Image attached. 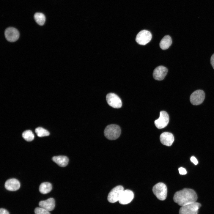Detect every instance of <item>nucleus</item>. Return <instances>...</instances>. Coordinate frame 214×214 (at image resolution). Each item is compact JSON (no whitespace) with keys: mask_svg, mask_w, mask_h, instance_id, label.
<instances>
[{"mask_svg":"<svg viewBox=\"0 0 214 214\" xmlns=\"http://www.w3.org/2000/svg\"><path fill=\"white\" fill-rule=\"evenodd\" d=\"M197 199L195 192L192 189L187 188L176 192L173 197L174 201L181 206L196 202Z\"/></svg>","mask_w":214,"mask_h":214,"instance_id":"obj_1","label":"nucleus"},{"mask_svg":"<svg viewBox=\"0 0 214 214\" xmlns=\"http://www.w3.org/2000/svg\"><path fill=\"white\" fill-rule=\"evenodd\" d=\"M121 130L118 125L111 124L107 126L104 131L105 136L110 140L116 139L120 136Z\"/></svg>","mask_w":214,"mask_h":214,"instance_id":"obj_2","label":"nucleus"},{"mask_svg":"<svg viewBox=\"0 0 214 214\" xmlns=\"http://www.w3.org/2000/svg\"><path fill=\"white\" fill-rule=\"evenodd\" d=\"M152 191L156 197L160 200H164L166 197L167 188L166 185L162 182H159L153 187Z\"/></svg>","mask_w":214,"mask_h":214,"instance_id":"obj_3","label":"nucleus"},{"mask_svg":"<svg viewBox=\"0 0 214 214\" xmlns=\"http://www.w3.org/2000/svg\"><path fill=\"white\" fill-rule=\"evenodd\" d=\"M201 204L197 202L191 203L181 206L179 211V214H198Z\"/></svg>","mask_w":214,"mask_h":214,"instance_id":"obj_4","label":"nucleus"},{"mask_svg":"<svg viewBox=\"0 0 214 214\" xmlns=\"http://www.w3.org/2000/svg\"><path fill=\"white\" fill-rule=\"evenodd\" d=\"M124 190V188L121 185H118L114 188L108 194L107 198L108 201L114 203L118 201Z\"/></svg>","mask_w":214,"mask_h":214,"instance_id":"obj_5","label":"nucleus"},{"mask_svg":"<svg viewBox=\"0 0 214 214\" xmlns=\"http://www.w3.org/2000/svg\"><path fill=\"white\" fill-rule=\"evenodd\" d=\"M152 37V35L150 31L144 30L138 33L136 37V40L138 44L145 45L150 41Z\"/></svg>","mask_w":214,"mask_h":214,"instance_id":"obj_6","label":"nucleus"},{"mask_svg":"<svg viewBox=\"0 0 214 214\" xmlns=\"http://www.w3.org/2000/svg\"><path fill=\"white\" fill-rule=\"evenodd\" d=\"M205 95L204 91L202 90H198L193 92L190 96V101L194 105L201 104L204 101Z\"/></svg>","mask_w":214,"mask_h":214,"instance_id":"obj_7","label":"nucleus"},{"mask_svg":"<svg viewBox=\"0 0 214 214\" xmlns=\"http://www.w3.org/2000/svg\"><path fill=\"white\" fill-rule=\"evenodd\" d=\"M106 99L108 104L114 108H118L122 106V102L120 98L116 94L111 93L106 96Z\"/></svg>","mask_w":214,"mask_h":214,"instance_id":"obj_8","label":"nucleus"},{"mask_svg":"<svg viewBox=\"0 0 214 214\" xmlns=\"http://www.w3.org/2000/svg\"><path fill=\"white\" fill-rule=\"evenodd\" d=\"M169 121V117L167 113L164 111H160V117L155 121L154 123L156 127L160 129L166 127L168 124Z\"/></svg>","mask_w":214,"mask_h":214,"instance_id":"obj_9","label":"nucleus"},{"mask_svg":"<svg viewBox=\"0 0 214 214\" xmlns=\"http://www.w3.org/2000/svg\"><path fill=\"white\" fill-rule=\"evenodd\" d=\"M5 36L6 39L10 42H14L18 40L19 37V33L15 28L10 27L5 31Z\"/></svg>","mask_w":214,"mask_h":214,"instance_id":"obj_10","label":"nucleus"},{"mask_svg":"<svg viewBox=\"0 0 214 214\" xmlns=\"http://www.w3.org/2000/svg\"><path fill=\"white\" fill-rule=\"evenodd\" d=\"M134 198V193L131 190H124L119 200V203L122 204H127L131 202Z\"/></svg>","mask_w":214,"mask_h":214,"instance_id":"obj_11","label":"nucleus"},{"mask_svg":"<svg viewBox=\"0 0 214 214\" xmlns=\"http://www.w3.org/2000/svg\"><path fill=\"white\" fill-rule=\"evenodd\" d=\"M168 72V70L165 67L160 66L156 67L154 70L153 76L155 80L159 81L163 80Z\"/></svg>","mask_w":214,"mask_h":214,"instance_id":"obj_12","label":"nucleus"},{"mask_svg":"<svg viewBox=\"0 0 214 214\" xmlns=\"http://www.w3.org/2000/svg\"><path fill=\"white\" fill-rule=\"evenodd\" d=\"M161 143L164 145L170 146H171L174 140V138L172 134L168 132H164L162 133L160 137Z\"/></svg>","mask_w":214,"mask_h":214,"instance_id":"obj_13","label":"nucleus"},{"mask_svg":"<svg viewBox=\"0 0 214 214\" xmlns=\"http://www.w3.org/2000/svg\"><path fill=\"white\" fill-rule=\"evenodd\" d=\"M4 185L7 190L11 191H16L18 190L20 187V184L19 181L14 178L7 180Z\"/></svg>","mask_w":214,"mask_h":214,"instance_id":"obj_14","label":"nucleus"},{"mask_svg":"<svg viewBox=\"0 0 214 214\" xmlns=\"http://www.w3.org/2000/svg\"><path fill=\"white\" fill-rule=\"evenodd\" d=\"M39 205L40 207L43 208L49 211H51L55 208V200L54 198H50L46 200L40 201Z\"/></svg>","mask_w":214,"mask_h":214,"instance_id":"obj_15","label":"nucleus"},{"mask_svg":"<svg viewBox=\"0 0 214 214\" xmlns=\"http://www.w3.org/2000/svg\"><path fill=\"white\" fill-rule=\"evenodd\" d=\"M52 160L59 166L62 167L67 166L69 162L68 158L65 156H54L52 157Z\"/></svg>","mask_w":214,"mask_h":214,"instance_id":"obj_16","label":"nucleus"},{"mask_svg":"<svg viewBox=\"0 0 214 214\" xmlns=\"http://www.w3.org/2000/svg\"><path fill=\"white\" fill-rule=\"evenodd\" d=\"M172 42L171 37L169 35H166L161 40L159 44L160 46L163 50L167 49L171 45Z\"/></svg>","mask_w":214,"mask_h":214,"instance_id":"obj_17","label":"nucleus"},{"mask_svg":"<svg viewBox=\"0 0 214 214\" xmlns=\"http://www.w3.org/2000/svg\"><path fill=\"white\" fill-rule=\"evenodd\" d=\"M52 189L51 184L48 182L42 183L40 185L39 190L40 193L46 194L50 192Z\"/></svg>","mask_w":214,"mask_h":214,"instance_id":"obj_18","label":"nucleus"},{"mask_svg":"<svg viewBox=\"0 0 214 214\" xmlns=\"http://www.w3.org/2000/svg\"><path fill=\"white\" fill-rule=\"evenodd\" d=\"M34 18L36 22L40 26L44 25L45 21V15L43 14L40 12L35 13Z\"/></svg>","mask_w":214,"mask_h":214,"instance_id":"obj_19","label":"nucleus"},{"mask_svg":"<svg viewBox=\"0 0 214 214\" xmlns=\"http://www.w3.org/2000/svg\"><path fill=\"white\" fill-rule=\"evenodd\" d=\"M23 138L26 141H31L33 140L34 135L32 131L29 130L24 131L22 134Z\"/></svg>","mask_w":214,"mask_h":214,"instance_id":"obj_20","label":"nucleus"},{"mask_svg":"<svg viewBox=\"0 0 214 214\" xmlns=\"http://www.w3.org/2000/svg\"><path fill=\"white\" fill-rule=\"evenodd\" d=\"M35 131L37 136L39 137L47 136L50 134L49 132L47 130L41 127L37 128Z\"/></svg>","mask_w":214,"mask_h":214,"instance_id":"obj_21","label":"nucleus"},{"mask_svg":"<svg viewBox=\"0 0 214 214\" xmlns=\"http://www.w3.org/2000/svg\"><path fill=\"white\" fill-rule=\"evenodd\" d=\"M35 214H51L49 211L41 207H37L34 210Z\"/></svg>","mask_w":214,"mask_h":214,"instance_id":"obj_22","label":"nucleus"},{"mask_svg":"<svg viewBox=\"0 0 214 214\" xmlns=\"http://www.w3.org/2000/svg\"><path fill=\"white\" fill-rule=\"evenodd\" d=\"M179 172L180 174L185 175L186 174L187 171L185 168L181 167L179 168Z\"/></svg>","mask_w":214,"mask_h":214,"instance_id":"obj_23","label":"nucleus"},{"mask_svg":"<svg viewBox=\"0 0 214 214\" xmlns=\"http://www.w3.org/2000/svg\"><path fill=\"white\" fill-rule=\"evenodd\" d=\"M190 160L195 165H196L198 163V161L196 158L194 156H192L190 158Z\"/></svg>","mask_w":214,"mask_h":214,"instance_id":"obj_24","label":"nucleus"},{"mask_svg":"<svg viewBox=\"0 0 214 214\" xmlns=\"http://www.w3.org/2000/svg\"><path fill=\"white\" fill-rule=\"evenodd\" d=\"M0 214H10L8 211L6 209L1 208L0 209Z\"/></svg>","mask_w":214,"mask_h":214,"instance_id":"obj_25","label":"nucleus"},{"mask_svg":"<svg viewBox=\"0 0 214 214\" xmlns=\"http://www.w3.org/2000/svg\"><path fill=\"white\" fill-rule=\"evenodd\" d=\"M210 62L212 66L214 69V54H213L211 56Z\"/></svg>","mask_w":214,"mask_h":214,"instance_id":"obj_26","label":"nucleus"}]
</instances>
